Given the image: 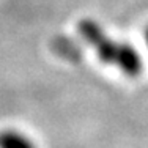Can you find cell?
<instances>
[{
    "instance_id": "cell-1",
    "label": "cell",
    "mask_w": 148,
    "mask_h": 148,
    "mask_svg": "<svg viewBox=\"0 0 148 148\" xmlns=\"http://www.w3.org/2000/svg\"><path fill=\"white\" fill-rule=\"evenodd\" d=\"M77 32L101 62L118 68L129 77H137L142 71V57L131 44L117 41L109 36L107 32L99 22L93 19H80L77 24Z\"/></svg>"
},
{
    "instance_id": "cell-2",
    "label": "cell",
    "mask_w": 148,
    "mask_h": 148,
    "mask_svg": "<svg viewBox=\"0 0 148 148\" xmlns=\"http://www.w3.org/2000/svg\"><path fill=\"white\" fill-rule=\"evenodd\" d=\"M0 148H36V145L27 134L6 129L0 132Z\"/></svg>"
},
{
    "instance_id": "cell-3",
    "label": "cell",
    "mask_w": 148,
    "mask_h": 148,
    "mask_svg": "<svg viewBox=\"0 0 148 148\" xmlns=\"http://www.w3.org/2000/svg\"><path fill=\"white\" fill-rule=\"evenodd\" d=\"M145 41H147V46H148V27L145 29Z\"/></svg>"
}]
</instances>
